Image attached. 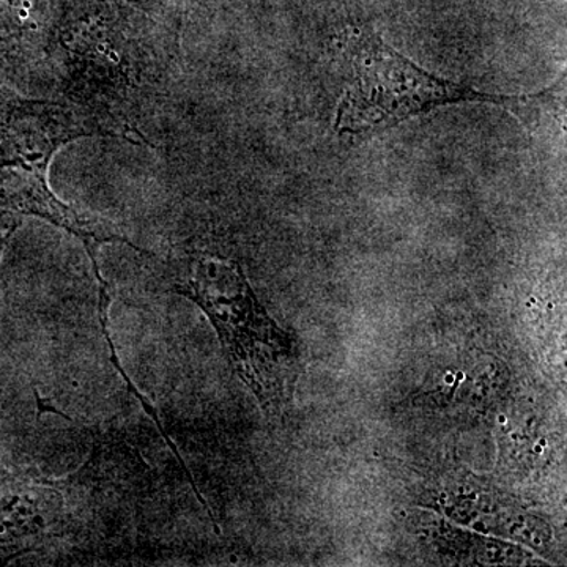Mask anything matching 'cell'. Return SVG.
Here are the masks:
<instances>
[{"label":"cell","instance_id":"obj_3","mask_svg":"<svg viewBox=\"0 0 567 567\" xmlns=\"http://www.w3.org/2000/svg\"><path fill=\"white\" fill-rule=\"evenodd\" d=\"M61 62L70 103L91 114L106 136L145 142L142 106L158 91V52L107 14L73 11L63 18L51 55Z\"/></svg>","mask_w":567,"mask_h":567},{"label":"cell","instance_id":"obj_4","mask_svg":"<svg viewBox=\"0 0 567 567\" xmlns=\"http://www.w3.org/2000/svg\"><path fill=\"white\" fill-rule=\"evenodd\" d=\"M342 47L352 66V81L339 100L333 126L341 134L393 128L399 123L456 103H491L532 117L554 89L532 95H494L429 73L393 50L371 29L350 28Z\"/></svg>","mask_w":567,"mask_h":567},{"label":"cell","instance_id":"obj_2","mask_svg":"<svg viewBox=\"0 0 567 567\" xmlns=\"http://www.w3.org/2000/svg\"><path fill=\"white\" fill-rule=\"evenodd\" d=\"M91 136L106 133L76 104L28 99L0 84V212L35 216L73 234L95 264L102 245L137 248L111 223L63 203L50 185L55 153Z\"/></svg>","mask_w":567,"mask_h":567},{"label":"cell","instance_id":"obj_6","mask_svg":"<svg viewBox=\"0 0 567 567\" xmlns=\"http://www.w3.org/2000/svg\"><path fill=\"white\" fill-rule=\"evenodd\" d=\"M58 0H0V76H24L51 58Z\"/></svg>","mask_w":567,"mask_h":567},{"label":"cell","instance_id":"obj_7","mask_svg":"<svg viewBox=\"0 0 567 567\" xmlns=\"http://www.w3.org/2000/svg\"><path fill=\"white\" fill-rule=\"evenodd\" d=\"M432 540L439 551L457 559L464 565L475 566H528L539 565V559L527 548L494 537L454 527L453 524L435 518L431 528Z\"/></svg>","mask_w":567,"mask_h":567},{"label":"cell","instance_id":"obj_5","mask_svg":"<svg viewBox=\"0 0 567 567\" xmlns=\"http://www.w3.org/2000/svg\"><path fill=\"white\" fill-rule=\"evenodd\" d=\"M66 525L65 498L54 484L22 477L0 487V559L52 543Z\"/></svg>","mask_w":567,"mask_h":567},{"label":"cell","instance_id":"obj_1","mask_svg":"<svg viewBox=\"0 0 567 567\" xmlns=\"http://www.w3.org/2000/svg\"><path fill=\"white\" fill-rule=\"evenodd\" d=\"M166 279L210 319L230 365L264 412L281 416L303 368L300 344L268 315L240 264L189 251L171 260Z\"/></svg>","mask_w":567,"mask_h":567},{"label":"cell","instance_id":"obj_8","mask_svg":"<svg viewBox=\"0 0 567 567\" xmlns=\"http://www.w3.org/2000/svg\"><path fill=\"white\" fill-rule=\"evenodd\" d=\"M20 215L14 213L0 212V260H2L3 252H6L7 245L20 227Z\"/></svg>","mask_w":567,"mask_h":567}]
</instances>
